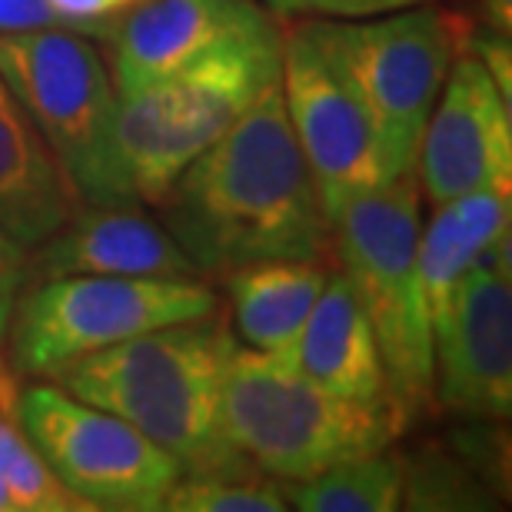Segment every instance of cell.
I'll list each match as a JSON object with an SVG mask.
<instances>
[{"instance_id":"1","label":"cell","mask_w":512,"mask_h":512,"mask_svg":"<svg viewBox=\"0 0 512 512\" xmlns=\"http://www.w3.org/2000/svg\"><path fill=\"white\" fill-rule=\"evenodd\" d=\"M160 207L167 233L200 273L227 276L260 260H326L333 253V223L280 84L180 170Z\"/></svg>"},{"instance_id":"2","label":"cell","mask_w":512,"mask_h":512,"mask_svg":"<svg viewBox=\"0 0 512 512\" xmlns=\"http://www.w3.org/2000/svg\"><path fill=\"white\" fill-rule=\"evenodd\" d=\"M237 340L227 316L170 323L57 366L64 393L127 419L187 469L240 459L220 433V386Z\"/></svg>"},{"instance_id":"3","label":"cell","mask_w":512,"mask_h":512,"mask_svg":"<svg viewBox=\"0 0 512 512\" xmlns=\"http://www.w3.org/2000/svg\"><path fill=\"white\" fill-rule=\"evenodd\" d=\"M280 77L283 34L270 20L120 97L117 143L133 197L160 203L180 170L220 140Z\"/></svg>"},{"instance_id":"4","label":"cell","mask_w":512,"mask_h":512,"mask_svg":"<svg viewBox=\"0 0 512 512\" xmlns=\"http://www.w3.org/2000/svg\"><path fill=\"white\" fill-rule=\"evenodd\" d=\"M406 426L396 406L340 399L283 356L240 346L220 386V433L266 476L300 483L356 456L383 453Z\"/></svg>"},{"instance_id":"5","label":"cell","mask_w":512,"mask_h":512,"mask_svg":"<svg viewBox=\"0 0 512 512\" xmlns=\"http://www.w3.org/2000/svg\"><path fill=\"white\" fill-rule=\"evenodd\" d=\"M333 247L370 316L393 399L409 419L433 399V326L416 266V170L346 200L333 217Z\"/></svg>"},{"instance_id":"6","label":"cell","mask_w":512,"mask_h":512,"mask_svg":"<svg viewBox=\"0 0 512 512\" xmlns=\"http://www.w3.org/2000/svg\"><path fill=\"white\" fill-rule=\"evenodd\" d=\"M0 77L34 120L77 200L137 207L117 143V90L90 37L74 30L0 34Z\"/></svg>"},{"instance_id":"7","label":"cell","mask_w":512,"mask_h":512,"mask_svg":"<svg viewBox=\"0 0 512 512\" xmlns=\"http://www.w3.org/2000/svg\"><path fill=\"white\" fill-rule=\"evenodd\" d=\"M217 310V293L197 276H50L14 306L10 356L20 373L50 376L77 356Z\"/></svg>"},{"instance_id":"8","label":"cell","mask_w":512,"mask_h":512,"mask_svg":"<svg viewBox=\"0 0 512 512\" xmlns=\"http://www.w3.org/2000/svg\"><path fill=\"white\" fill-rule=\"evenodd\" d=\"M330 37L373 120L383 180L416 170L429 110L446 84L463 24L436 7H406L360 20H330Z\"/></svg>"},{"instance_id":"9","label":"cell","mask_w":512,"mask_h":512,"mask_svg":"<svg viewBox=\"0 0 512 512\" xmlns=\"http://www.w3.org/2000/svg\"><path fill=\"white\" fill-rule=\"evenodd\" d=\"M17 419L54 476L87 509L157 512L183 473L180 459L137 426L60 386H27L17 399Z\"/></svg>"},{"instance_id":"10","label":"cell","mask_w":512,"mask_h":512,"mask_svg":"<svg viewBox=\"0 0 512 512\" xmlns=\"http://www.w3.org/2000/svg\"><path fill=\"white\" fill-rule=\"evenodd\" d=\"M283 104L326 217L360 190L383 183L373 120L333 47L326 17L303 20L283 37Z\"/></svg>"},{"instance_id":"11","label":"cell","mask_w":512,"mask_h":512,"mask_svg":"<svg viewBox=\"0 0 512 512\" xmlns=\"http://www.w3.org/2000/svg\"><path fill=\"white\" fill-rule=\"evenodd\" d=\"M433 396L473 419H509L512 413L509 233L469 266L443 320L433 326Z\"/></svg>"},{"instance_id":"12","label":"cell","mask_w":512,"mask_h":512,"mask_svg":"<svg viewBox=\"0 0 512 512\" xmlns=\"http://www.w3.org/2000/svg\"><path fill=\"white\" fill-rule=\"evenodd\" d=\"M419 190L429 203L512 180L509 100L499 94L486 64L463 54L449 64L446 84L429 110L416 153Z\"/></svg>"},{"instance_id":"13","label":"cell","mask_w":512,"mask_h":512,"mask_svg":"<svg viewBox=\"0 0 512 512\" xmlns=\"http://www.w3.org/2000/svg\"><path fill=\"white\" fill-rule=\"evenodd\" d=\"M260 0H143L117 17L110 44V80L117 97L173 74L220 40L270 24Z\"/></svg>"},{"instance_id":"14","label":"cell","mask_w":512,"mask_h":512,"mask_svg":"<svg viewBox=\"0 0 512 512\" xmlns=\"http://www.w3.org/2000/svg\"><path fill=\"white\" fill-rule=\"evenodd\" d=\"M34 276H200L167 227H157L137 207L74 210L57 233L34 247Z\"/></svg>"},{"instance_id":"15","label":"cell","mask_w":512,"mask_h":512,"mask_svg":"<svg viewBox=\"0 0 512 512\" xmlns=\"http://www.w3.org/2000/svg\"><path fill=\"white\" fill-rule=\"evenodd\" d=\"M303 376L360 406H396L370 316L343 270L326 273L303 330L283 353ZM403 413V409H399ZM406 416V413H403ZM409 423V419H406Z\"/></svg>"},{"instance_id":"16","label":"cell","mask_w":512,"mask_h":512,"mask_svg":"<svg viewBox=\"0 0 512 512\" xmlns=\"http://www.w3.org/2000/svg\"><path fill=\"white\" fill-rule=\"evenodd\" d=\"M74 200L54 153L0 77V227L34 250L64 227Z\"/></svg>"},{"instance_id":"17","label":"cell","mask_w":512,"mask_h":512,"mask_svg":"<svg viewBox=\"0 0 512 512\" xmlns=\"http://www.w3.org/2000/svg\"><path fill=\"white\" fill-rule=\"evenodd\" d=\"M512 183L463 193V197L439 203L426 230H419V286L429 313V326L443 320L459 280L469 273L499 237L509 233L512 217Z\"/></svg>"},{"instance_id":"18","label":"cell","mask_w":512,"mask_h":512,"mask_svg":"<svg viewBox=\"0 0 512 512\" xmlns=\"http://www.w3.org/2000/svg\"><path fill=\"white\" fill-rule=\"evenodd\" d=\"M326 270L316 260H260L227 273L233 323L253 350L283 356L303 330Z\"/></svg>"},{"instance_id":"19","label":"cell","mask_w":512,"mask_h":512,"mask_svg":"<svg viewBox=\"0 0 512 512\" xmlns=\"http://www.w3.org/2000/svg\"><path fill=\"white\" fill-rule=\"evenodd\" d=\"M283 493L286 506L303 512H393L403 506L406 466L383 449L290 483Z\"/></svg>"},{"instance_id":"20","label":"cell","mask_w":512,"mask_h":512,"mask_svg":"<svg viewBox=\"0 0 512 512\" xmlns=\"http://www.w3.org/2000/svg\"><path fill=\"white\" fill-rule=\"evenodd\" d=\"M163 509L173 512H283L286 493L250 459L187 469L173 483Z\"/></svg>"},{"instance_id":"21","label":"cell","mask_w":512,"mask_h":512,"mask_svg":"<svg viewBox=\"0 0 512 512\" xmlns=\"http://www.w3.org/2000/svg\"><path fill=\"white\" fill-rule=\"evenodd\" d=\"M0 486L14 503V512H80L87 503L70 493L54 476L47 459L37 453L27 433H20L14 416L0 413Z\"/></svg>"},{"instance_id":"22","label":"cell","mask_w":512,"mask_h":512,"mask_svg":"<svg viewBox=\"0 0 512 512\" xmlns=\"http://www.w3.org/2000/svg\"><path fill=\"white\" fill-rule=\"evenodd\" d=\"M419 4H426V0H283V17L306 14L330 20H366Z\"/></svg>"},{"instance_id":"23","label":"cell","mask_w":512,"mask_h":512,"mask_svg":"<svg viewBox=\"0 0 512 512\" xmlns=\"http://www.w3.org/2000/svg\"><path fill=\"white\" fill-rule=\"evenodd\" d=\"M27 30H74V27H70V20L50 0H0V34H27Z\"/></svg>"},{"instance_id":"24","label":"cell","mask_w":512,"mask_h":512,"mask_svg":"<svg viewBox=\"0 0 512 512\" xmlns=\"http://www.w3.org/2000/svg\"><path fill=\"white\" fill-rule=\"evenodd\" d=\"M50 4L70 20L77 34L107 40L114 34L120 10L130 7V0H50Z\"/></svg>"},{"instance_id":"25","label":"cell","mask_w":512,"mask_h":512,"mask_svg":"<svg viewBox=\"0 0 512 512\" xmlns=\"http://www.w3.org/2000/svg\"><path fill=\"white\" fill-rule=\"evenodd\" d=\"M27 280V247L0 227V336H7L20 286Z\"/></svg>"},{"instance_id":"26","label":"cell","mask_w":512,"mask_h":512,"mask_svg":"<svg viewBox=\"0 0 512 512\" xmlns=\"http://www.w3.org/2000/svg\"><path fill=\"white\" fill-rule=\"evenodd\" d=\"M479 60L486 64L489 77L496 80L499 94H503L506 100L512 97V60H509V44L506 40H499L496 34L493 37H479Z\"/></svg>"},{"instance_id":"27","label":"cell","mask_w":512,"mask_h":512,"mask_svg":"<svg viewBox=\"0 0 512 512\" xmlns=\"http://www.w3.org/2000/svg\"><path fill=\"white\" fill-rule=\"evenodd\" d=\"M4 340V336H0ZM17 399H20V386L14 376V363L4 356V346H0V413L17 419Z\"/></svg>"},{"instance_id":"28","label":"cell","mask_w":512,"mask_h":512,"mask_svg":"<svg viewBox=\"0 0 512 512\" xmlns=\"http://www.w3.org/2000/svg\"><path fill=\"white\" fill-rule=\"evenodd\" d=\"M483 7H486L489 20H493V27L506 34L509 20H512V0H483Z\"/></svg>"},{"instance_id":"29","label":"cell","mask_w":512,"mask_h":512,"mask_svg":"<svg viewBox=\"0 0 512 512\" xmlns=\"http://www.w3.org/2000/svg\"><path fill=\"white\" fill-rule=\"evenodd\" d=\"M0 512H14V503H10V496L4 493V486H0Z\"/></svg>"},{"instance_id":"30","label":"cell","mask_w":512,"mask_h":512,"mask_svg":"<svg viewBox=\"0 0 512 512\" xmlns=\"http://www.w3.org/2000/svg\"><path fill=\"white\" fill-rule=\"evenodd\" d=\"M263 4H266V7H270V10H273V14H276V17H283V0H263Z\"/></svg>"},{"instance_id":"31","label":"cell","mask_w":512,"mask_h":512,"mask_svg":"<svg viewBox=\"0 0 512 512\" xmlns=\"http://www.w3.org/2000/svg\"><path fill=\"white\" fill-rule=\"evenodd\" d=\"M130 4H133V0H130Z\"/></svg>"}]
</instances>
